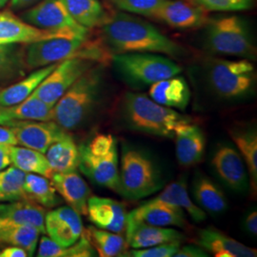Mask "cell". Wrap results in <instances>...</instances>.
Wrapping results in <instances>:
<instances>
[{
  "instance_id": "obj_1",
  "label": "cell",
  "mask_w": 257,
  "mask_h": 257,
  "mask_svg": "<svg viewBox=\"0 0 257 257\" xmlns=\"http://www.w3.org/2000/svg\"><path fill=\"white\" fill-rule=\"evenodd\" d=\"M102 26L105 41L114 54L153 53L173 57L186 54L183 47L154 25L125 13L107 18Z\"/></svg>"
},
{
  "instance_id": "obj_2",
  "label": "cell",
  "mask_w": 257,
  "mask_h": 257,
  "mask_svg": "<svg viewBox=\"0 0 257 257\" xmlns=\"http://www.w3.org/2000/svg\"><path fill=\"white\" fill-rule=\"evenodd\" d=\"M103 86V66H92L56 102L53 121L65 131L82 125L99 100Z\"/></svg>"
},
{
  "instance_id": "obj_3",
  "label": "cell",
  "mask_w": 257,
  "mask_h": 257,
  "mask_svg": "<svg viewBox=\"0 0 257 257\" xmlns=\"http://www.w3.org/2000/svg\"><path fill=\"white\" fill-rule=\"evenodd\" d=\"M122 117L131 130L160 138H174L176 127L190 121L143 93L127 92L122 100Z\"/></svg>"
},
{
  "instance_id": "obj_4",
  "label": "cell",
  "mask_w": 257,
  "mask_h": 257,
  "mask_svg": "<svg viewBox=\"0 0 257 257\" xmlns=\"http://www.w3.org/2000/svg\"><path fill=\"white\" fill-rule=\"evenodd\" d=\"M74 57L104 63L109 55L97 43L90 41L89 37H55L27 44L24 63L33 70Z\"/></svg>"
},
{
  "instance_id": "obj_5",
  "label": "cell",
  "mask_w": 257,
  "mask_h": 257,
  "mask_svg": "<svg viewBox=\"0 0 257 257\" xmlns=\"http://www.w3.org/2000/svg\"><path fill=\"white\" fill-rule=\"evenodd\" d=\"M78 168L93 183L118 193L119 160L117 140L110 134L96 135L78 147Z\"/></svg>"
},
{
  "instance_id": "obj_6",
  "label": "cell",
  "mask_w": 257,
  "mask_h": 257,
  "mask_svg": "<svg viewBox=\"0 0 257 257\" xmlns=\"http://www.w3.org/2000/svg\"><path fill=\"white\" fill-rule=\"evenodd\" d=\"M162 176L155 161L145 152L123 146L119 168V192L122 196L138 200L158 192Z\"/></svg>"
},
{
  "instance_id": "obj_7",
  "label": "cell",
  "mask_w": 257,
  "mask_h": 257,
  "mask_svg": "<svg viewBox=\"0 0 257 257\" xmlns=\"http://www.w3.org/2000/svg\"><path fill=\"white\" fill-rule=\"evenodd\" d=\"M111 62L120 78L136 89L150 87L182 72L172 59L153 53L114 54Z\"/></svg>"
},
{
  "instance_id": "obj_8",
  "label": "cell",
  "mask_w": 257,
  "mask_h": 257,
  "mask_svg": "<svg viewBox=\"0 0 257 257\" xmlns=\"http://www.w3.org/2000/svg\"><path fill=\"white\" fill-rule=\"evenodd\" d=\"M207 78L213 92L225 100L250 96L256 86L255 68L248 59L212 58L207 66Z\"/></svg>"
},
{
  "instance_id": "obj_9",
  "label": "cell",
  "mask_w": 257,
  "mask_h": 257,
  "mask_svg": "<svg viewBox=\"0 0 257 257\" xmlns=\"http://www.w3.org/2000/svg\"><path fill=\"white\" fill-rule=\"evenodd\" d=\"M206 27L205 45L211 53L255 60L256 47L242 18L227 16L210 19Z\"/></svg>"
},
{
  "instance_id": "obj_10",
  "label": "cell",
  "mask_w": 257,
  "mask_h": 257,
  "mask_svg": "<svg viewBox=\"0 0 257 257\" xmlns=\"http://www.w3.org/2000/svg\"><path fill=\"white\" fill-rule=\"evenodd\" d=\"M22 20L35 27L64 34L70 37H88L89 29L74 20L62 0H43L22 15Z\"/></svg>"
},
{
  "instance_id": "obj_11",
  "label": "cell",
  "mask_w": 257,
  "mask_h": 257,
  "mask_svg": "<svg viewBox=\"0 0 257 257\" xmlns=\"http://www.w3.org/2000/svg\"><path fill=\"white\" fill-rule=\"evenodd\" d=\"M92 66L94 61L85 58L74 57L63 60L56 65L33 93L47 104L55 106L72 85Z\"/></svg>"
},
{
  "instance_id": "obj_12",
  "label": "cell",
  "mask_w": 257,
  "mask_h": 257,
  "mask_svg": "<svg viewBox=\"0 0 257 257\" xmlns=\"http://www.w3.org/2000/svg\"><path fill=\"white\" fill-rule=\"evenodd\" d=\"M211 167L222 183L235 193H245L249 188L248 169L237 149L221 144L211 156Z\"/></svg>"
},
{
  "instance_id": "obj_13",
  "label": "cell",
  "mask_w": 257,
  "mask_h": 257,
  "mask_svg": "<svg viewBox=\"0 0 257 257\" xmlns=\"http://www.w3.org/2000/svg\"><path fill=\"white\" fill-rule=\"evenodd\" d=\"M18 145L45 154L49 147L67 134L55 121L14 120L9 125Z\"/></svg>"
},
{
  "instance_id": "obj_14",
  "label": "cell",
  "mask_w": 257,
  "mask_h": 257,
  "mask_svg": "<svg viewBox=\"0 0 257 257\" xmlns=\"http://www.w3.org/2000/svg\"><path fill=\"white\" fill-rule=\"evenodd\" d=\"M151 18L181 30L203 27L210 20L206 10L183 0H164Z\"/></svg>"
},
{
  "instance_id": "obj_15",
  "label": "cell",
  "mask_w": 257,
  "mask_h": 257,
  "mask_svg": "<svg viewBox=\"0 0 257 257\" xmlns=\"http://www.w3.org/2000/svg\"><path fill=\"white\" fill-rule=\"evenodd\" d=\"M45 230L48 236L62 247H69L80 238L83 224L80 214L70 206L47 212Z\"/></svg>"
},
{
  "instance_id": "obj_16",
  "label": "cell",
  "mask_w": 257,
  "mask_h": 257,
  "mask_svg": "<svg viewBox=\"0 0 257 257\" xmlns=\"http://www.w3.org/2000/svg\"><path fill=\"white\" fill-rule=\"evenodd\" d=\"M71 37L64 34L35 27L16 17L10 10L0 12V45L30 44L55 37Z\"/></svg>"
},
{
  "instance_id": "obj_17",
  "label": "cell",
  "mask_w": 257,
  "mask_h": 257,
  "mask_svg": "<svg viewBox=\"0 0 257 257\" xmlns=\"http://www.w3.org/2000/svg\"><path fill=\"white\" fill-rule=\"evenodd\" d=\"M125 239L128 247L144 248L172 241H183L185 236L175 229L153 226L138 220L127 213Z\"/></svg>"
},
{
  "instance_id": "obj_18",
  "label": "cell",
  "mask_w": 257,
  "mask_h": 257,
  "mask_svg": "<svg viewBox=\"0 0 257 257\" xmlns=\"http://www.w3.org/2000/svg\"><path fill=\"white\" fill-rule=\"evenodd\" d=\"M87 215L96 228L120 234L125 231L127 211L122 203L114 199L91 195L87 203Z\"/></svg>"
},
{
  "instance_id": "obj_19",
  "label": "cell",
  "mask_w": 257,
  "mask_h": 257,
  "mask_svg": "<svg viewBox=\"0 0 257 257\" xmlns=\"http://www.w3.org/2000/svg\"><path fill=\"white\" fill-rule=\"evenodd\" d=\"M175 155L179 165L192 167L204 157L206 137L201 128L190 121L179 124L175 131Z\"/></svg>"
},
{
  "instance_id": "obj_20",
  "label": "cell",
  "mask_w": 257,
  "mask_h": 257,
  "mask_svg": "<svg viewBox=\"0 0 257 257\" xmlns=\"http://www.w3.org/2000/svg\"><path fill=\"white\" fill-rule=\"evenodd\" d=\"M132 217L158 227H177L185 229L188 226L185 212L168 203L153 198L128 212Z\"/></svg>"
},
{
  "instance_id": "obj_21",
  "label": "cell",
  "mask_w": 257,
  "mask_h": 257,
  "mask_svg": "<svg viewBox=\"0 0 257 257\" xmlns=\"http://www.w3.org/2000/svg\"><path fill=\"white\" fill-rule=\"evenodd\" d=\"M196 245L215 257H255L257 251L214 228L198 230Z\"/></svg>"
},
{
  "instance_id": "obj_22",
  "label": "cell",
  "mask_w": 257,
  "mask_h": 257,
  "mask_svg": "<svg viewBox=\"0 0 257 257\" xmlns=\"http://www.w3.org/2000/svg\"><path fill=\"white\" fill-rule=\"evenodd\" d=\"M50 180L65 202L80 215H87V203L91 196V189L76 171L54 173Z\"/></svg>"
},
{
  "instance_id": "obj_23",
  "label": "cell",
  "mask_w": 257,
  "mask_h": 257,
  "mask_svg": "<svg viewBox=\"0 0 257 257\" xmlns=\"http://www.w3.org/2000/svg\"><path fill=\"white\" fill-rule=\"evenodd\" d=\"M44 207L27 200H14L8 204H0V226L1 225H29L46 233Z\"/></svg>"
},
{
  "instance_id": "obj_24",
  "label": "cell",
  "mask_w": 257,
  "mask_h": 257,
  "mask_svg": "<svg viewBox=\"0 0 257 257\" xmlns=\"http://www.w3.org/2000/svg\"><path fill=\"white\" fill-rule=\"evenodd\" d=\"M149 95L167 108L184 110L190 103L191 90L186 79L177 74L150 86Z\"/></svg>"
},
{
  "instance_id": "obj_25",
  "label": "cell",
  "mask_w": 257,
  "mask_h": 257,
  "mask_svg": "<svg viewBox=\"0 0 257 257\" xmlns=\"http://www.w3.org/2000/svg\"><path fill=\"white\" fill-rule=\"evenodd\" d=\"M193 195L195 204L206 213L219 215L228 210V199L220 187L208 176L198 174L193 184Z\"/></svg>"
},
{
  "instance_id": "obj_26",
  "label": "cell",
  "mask_w": 257,
  "mask_h": 257,
  "mask_svg": "<svg viewBox=\"0 0 257 257\" xmlns=\"http://www.w3.org/2000/svg\"><path fill=\"white\" fill-rule=\"evenodd\" d=\"M239 154L248 169L249 187L252 193L257 190V132L253 127L236 128L230 131Z\"/></svg>"
},
{
  "instance_id": "obj_27",
  "label": "cell",
  "mask_w": 257,
  "mask_h": 257,
  "mask_svg": "<svg viewBox=\"0 0 257 257\" xmlns=\"http://www.w3.org/2000/svg\"><path fill=\"white\" fill-rule=\"evenodd\" d=\"M45 156L55 173H70L78 168V147L69 134L53 143L47 150Z\"/></svg>"
},
{
  "instance_id": "obj_28",
  "label": "cell",
  "mask_w": 257,
  "mask_h": 257,
  "mask_svg": "<svg viewBox=\"0 0 257 257\" xmlns=\"http://www.w3.org/2000/svg\"><path fill=\"white\" fill-rule=\"evenodd\" d=\"M57 64L58 63H55L39 68L21 81L5 89H0V107H11L25 100L36 91L40 83L46 78Z\"/></svg>"
},
{
  "instance_id": "obj_29",
  "label": "cell",
  "mask_w": 257,
  "mask_h": 257,
  "mask_svg": "<svg viewBox=\"0 0 257 257\" xmlns=\"http://www.w3.org/2000/svg\"><path fill=\"white\" fill-rule=\"evenodd\" d=\"M155 198L159 201L168 203L182 209L196 223L202 222L207 217V213L193 202V199L190 197L187 184L183 178L168 185Z\"/></svg>"
},
{
  "instance_id": "obj_30",
  "label": "cell",
  "mask_w": 257,
  "mask_h": 257,
  "mask_svg": "<svg viewBox=\"0 0 257 257\" xmlns=\"http://www.w3.org/2000/svg\"><path fill=\"white\" fill-rule=\"evenodd\" d=\"M96 253L101 257L124 256L128 247L126 239L120 233L102 230L96 227H89L83 230Z\"/></svg>"
},
{
  "instance_id": "obj_31",
  "label": "cell",
  "mask_w": 257,
  "mask_h": 257,
  "mask_svg": "<svg viewBox=\"0 0 257 257\" xmlns=\"http://www.w3.org/2000/svg\"><path fill=\"white\" fill-rule=\"evenodd\" d=\"M11 164L25 173L43 175L51 178L54 171L47 160L45 154L26 147H10Z\"/></svg>"
},
{
  "instance_id": "obj_32",
  "label": "cell",
  "mask_w": 257,
  "mask_h": 257,
  "mask_svg": "<svg viewBox=\"0 0 257 257\" xmlns=\"http://www.w3.org/2000/svg\"><path fill=\"white\" fill-rule=\"evenodd\" d=\"M40 231L29 225H1L0 248L15 246L27 251L33 256L37 249Z\"/></svg>"
},
{
  "instance_id": "obj_33",
  "label": "cell",
  "mask_w": 257,
  "mask_h": 257,
  "mask_svg": "<svg viewBox=\"0 0 257 257\" xmlns=\"http://www.w3.org/2000/svg\"><path fill=\"white\" fill-rule=\"evenodd\" d=\"M70 16L83 27L92 29L107 19L99 0H62Z\"/></svg>"
},
{
  "instance_id": "obj_34",
  "label": "cell",
  "mask_w": 257,
  "mask_h": 257,
  "mask_svg": "<svg viewBox=\"0 0 257 257\" xmlns=\"http://www.w3.org/2000/svg\"><path fill=\"white\" fill-rule=\"evenodd\" d=\"M23 191L25 199L37 203L44 208H54L61 203L51 180L43 175L27 173Z\"/></svg>"
},
{
  "instance_id": "obj_35",
  "label": "cell",
  "mask_w": 257,
  "mask_h": 257,
  "mask_svg": "<svg viewBox=\"0 0 257 257\" xmlns=\"http://www.w3.org/2000/svg\"><path fill=\"white\" fill-rule=\"evenodd\" d=\"M95 249L82 232L80 238L69 247H62L49 236H42L39 242L38 257H91L95 256Z\"/></svg>"
},
{
  "instance_id": "obj_36",
  "label": "cell",
  "mask_w": 257,
  "mask_h": 257,
  "mask_svg": "<svg viewBox=\"0 0 257 257\" xmlns=\"http://www.w3.org/2000/svg\"><path fill=\"white\" fill-rule=\"evenodd\" d=\"M53 108L54 106L47 104L32 93L25 100L17 105L3 108V110L12 120L51 121L53 119Z\"/></svg>"
},
{
  "instance_id": "obj_37",
  "label": "cell",
  "mask_w": 257,
  "mask_h": 257,
  "mask_svg": "<svg viewBox=\"0 0 257 257\" xmlns=\"http://www.w3.org/2000/svg\"><path fill=\"white\" fill-rule=\"evenodd\" d=\"M207 12H241L252 6V0H189Z\"/></svg>"
},
{
  "instance_id": "obj_38",
  "label": "cell",
  "mask_w": 257,
  "mask_h": 257,
  "mask_svg": "<svg viewBox=\"0 0 257 257\" xmlns=\"http://www.w3.org/2000/svg\"><path fill=\"white\" fill-rule=\"evenodd\" d=\"M164 0H113L120 10L151 18Z\"/></svg>"
},
{
  "instance_id": "obj_39",
  "label": "cell",
  "mask_w": 257,
  "mask_h": 257,
  "mask_svg": "<svg viewBox=\"0 0 257 257\" xmlns=\"http://www.w3.org/2000/svg\"><path fill=\"white\" fill-rule=\"evenodd\" d=\"M20 61L21 58L15 44L0 45V79L17 72Z\"/></svg>"
},
{
  "instance_id": "obj_40",
  "label": "cell",
  "mask_w": 257,
  "mask_h": 257,
  "mask_svg": "<svg viewBox=\"0 0 257 257\" xmlns=\"http://www.w3.org/2000/svg\"><path fill=\"white\" fill-rule=\"evenodd\" d=\"M182 241H172L144 248H133L128 253L133 257H174Z\"/></svg>"
},
{
  "instance_id": "obj_41",
  "label": "cell",
  "mask_w": 257,
  "mask_h": 257,
  "mask_svg": "<svg viewBox=\"0 0 257 257\" xmlns=\"http://www.w3.org/2000/svg\"><path fill=\"white\" fill-rule=\"evenodd\" d=\"M209 256V252H207L204 248L198 245H187L180 246L178 250L175 252L174 257H207Z\"/></svg>"
},
{
  "instance_id": "obj_42",
  "label": "cell",
  "mask_w": 257,
  "mask_h": 257,
  "mask_svg": "<svg viewBox=\"0 0 257 257\" xmlns=\"http://www.w3.org/2000/svg\"><path fill=\"white\" fill-rule=\"evenodd\" d=\"M0 145L18 146L17 138L10 126H0Z\"/></svg>"
},
{
  "instance_id": "obj_43",
  "label": "cell",
  "mask_w": 257,
  "mask_h": 257,
  "mask_svg": "<svg viewBox=\"0 0 257 257\" xmlns=\"http://www.w3.org/2000/svg\"><path fill=\"white\" fill-rule=\"evenodd\" d=\"M245 230L252 236H256L257 234V211L252 210L246 215L243 222Z\"/></svg>"
},
{
  "instance_id": "obj_44",
  "label": "cell",
  "mask_w": 257,
  "mask_h": 257,
  "mask_svg": "<svg viewBox=\"0 0 257 257\" xmlns=\"http://www.w3.org/2000/svg\"><path fill=\"white\" fill-rule=\"evenodd\" d=\"M27 251L23 248L15 246L3 247L0 250V257H27Z\"/></svg>"
},
{
  "instance_id": "obj_45",
  "label": "cell",
  "mask_w": 257,
  "mask_h": 257,
  "mask_svg": "<svg viewBox=\"0 0 257 257\" xmlns=\"http://www.w3.org/2000/svg\"><path fill=\"white\" fill-rule=\"evenodd\" d=\"M10 147L11 146H2L0 145V171L6 169L11 165L10 158Z\"/></svg>"
},
{
  "instance_id": "obj_46",
  "label": "cell",
  "mask_w": 257,
  "mask_h": 257,
  "mask_svg": "<svg viewBox=\"0 0 257 257\" xmlns=\"http://www.w3.org/2000/svg\"><path fill=\"white\" fill-rule=\"evenodd\" d=\"M37 1L39 0H10V7L14 10L22 9L35 4Z\"/></svg>"
},
{
  "instance_id": "obj_47",
  "label": "cell",
  "mask_w": 257,
  "mask_h": 257,
  "mask_svg": "<svg viewBox=\"0 0 257 257\" xmlns=\"http://www.w3.org/2000/svg\"><path fill=\"white\" fill-rule=\"evenodd\" d=\"M14 120L11 119L9 116L6 115L5 111L3 110L2 107H0V125H6L9 126L10 124L13 122Z\"/></svg>"
},
{
  "instance_id": "obj_48",
  "label": "cell",
  "mask_w": 257,
  "mask_h": 257,
  "mask_svg": "<svg viewBox=\"0 0 257 257\" xmlns=\"http://www.w3.org/2000/svg\"><path fill=\"white\" fill-rule=\"evenodd\" d=\"M5 201H13V200L10 197H8L7 195L0 193V202H5Z\"/></svg>"
},
{
  "instance_id": "obj_49",
  "label": "cell",
  "mask_w": 257,
  "mask_h": 257,
  "mask_svg": "<svg viewBox=\"0 0 257 257\" xmlns=\"http://www.w3.org/2000/svg\"><path fill=\"white\" fill-rule=\"evenodd\" d=\"M8 1H9V0H0V8H2L3 6H5Z\"/></svg>"
}]
</instances>
